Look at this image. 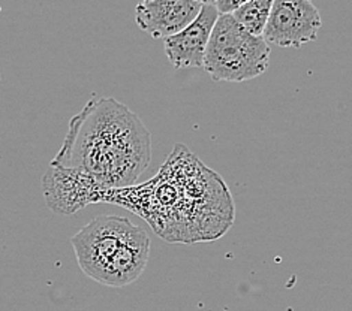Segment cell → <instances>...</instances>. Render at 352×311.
<instances>
[{
  "mask_svg": "<svg viewBox=\"0 0 352 311\" xmlns=\"http://www.w3.org/2000/svg\"><path fill=\"white\" fill-rule=\"evenodd\" d=\"M152 161V135L131 109L113 97H91L72 117L52 166L78 170L99 187L135 183Z\"/></svg>",
  "mask_w": 352,
  "mask_h": 311,
  "instance_id": "obj_1",
  "label": "cell"
},
{
  "mask_svg": "<svg viewBox=\"0 0 352 311\" xmlns=\"http://www.w3.org/2000/svg\"><path fill=\"white\" fill-rule=\"evenodd\" d=\"M268 42L243 29L232 14H219L206 49V72L214 81L245 82L263 75L270 65Z\"/></svg>",
  "mask_w": 352,
  "mask_h": 311,
  "instance_id": "obj_2",
  "label": "cell"
},
{
  "mask_svg": "<svg viewBox=\"0 0 352 311\" xmlns=\"http://www.w3.org/2000/svg\"><path fill=\"white\" fill-rule=\"evenodd\" d=\"M141 231L128 217L100 216L71 238L78 266L91 280L102 281L105 271L122 257Z\"/></svg>",
  "mask_w": 352,
  "mask_h": 311,
  "instance_id": "obj_3",
  "label": "cell"
},
{
  "mask_svg": "<svg viewBox=\"0 0 352 311\" xmlns=\"http://www.w3.org/2000/svg\"><path fill=\"white\" fill-rule=\"evenodd\" d=\"M320 11L309 0H274L263 38L280 48H300L318 38Z\"/></svg>",
  "mask_w": 352,
  "mask_h": 311,
  "instance_id": "obj_4",
  "label": "cell"
},
{
  "mask_svg": "<svg viewBox=\"0 0 352 311\" xmlns=\"http://www.w3.org/2000/svg\"><path fill=\"white\" fill-rule=\"evenodd\" d=\"M47 205L58 214H74L95 200L98 193L105 190L78 170L52 166L43 178Z\"/></svg>",
  "mask_w": 352,
  "mask_h": 311,
  "instance_id": "obj_5",
  "label": "cell"
},
{
  "mask_svg": "<svg viewBox=\"0 0 352 311\" xmlns=\"http://www.w3.org/2000/svg\"><path fill=\"white\" fill-rule=\"evenodd\" d=\"M219 11L214 5H203L197 19L186 29L164 39L165 54L175 69L203 68L206 49Z\"/></svg>",
  "mask_w": 352,
  "mask_h": 311,
  "instance_id": "obj_6",
  "label": "cell"
},
{
  "mask_svg": "<svg viewBox=\"0 0 352 311\" xmlns=\"http://www.w3.org/2000/svg\"><path fill=\"white\" fill-rule=\"evenodd\" d=\"M195 0H147L135 10L138 27L155 39H166L186 29L201 12Z\"/></svg>",
  "mask_w": 352,
  "mask_h": 311,
  "instance_id": "obj_7",
  "label": "cell"
},
{
  "mask_svg": "<svg viewBox=\"0 0 352 311\" xmlns=\"http://www.w3.org/2000/svg\"><path fill=\"white\" fill-rule=\"evenodd\" d=\"M274 0H250L240 6L232 16L240 26L254 36H263L270 19Z\"/></svg>",
  "mask_w": 352,
  "mask_h": 311,
  "instance_id": "obj_8",
  "label": "cell"
},
{
  "mask_svg": "<svg viewBox=\"0 0 352 311\" xmlns=\"http://www.w3.org/2000/svg\"><path fill=\"white\" fill-rule=\"evenodd\" d=\"M248 2H250V0H217L214 6L219 14H232Z\"/></svg>",
  "mask_w": 352,
  "mask_h": 311,
  "instance_id": "obj_9",
  "label": "cell"
},
{
  "mask_svg": "<svg viewBox=\"0 0 352 311\" xmlns=\"http://www.w3.org/2000/svg\"><path fill=\"white\" fill-rule=\"evenodd\" d=\"M195 2H199L201 5H216L217 0H195Z\"/></svg>",
  "mask_w": 352,
  "mask_h": 311,
  "instance_id": "obj_10",
  "label": "cell"
},
{
  "mask_svg": "<svg viewBox=\"0 0 352 311\" xmlns=\"http://www.w3.org/2000/svg\"><path fill=\"white\" fill-rule=\"evenodd\" d=\"M141 2H147V0H141Z\"/></svg>",
  "mask_w": 352,
  "mask_h": 311,
  "instance_id": "obj_11",
  "label": "cell"
},
{
  "mask_svg": "<svg viewBox=\"0 0 352 311\" xmlns=\"http://www.w3.org/2000/svg\"><path fill=\"white\" fill-rule=\"evenodd\" d=\"M309 2H312V0H309Z\"/></svg>",
  "mask_w": 352,
  "mask_h": 311,
  "instance_id": "obj_12",
  "label": "cell"
}]
</instances>
